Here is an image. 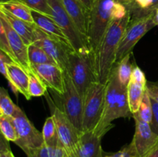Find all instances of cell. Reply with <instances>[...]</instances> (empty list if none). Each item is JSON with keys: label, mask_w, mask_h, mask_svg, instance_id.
<instances>
[{"label": "cell", "mask_w": 158, "mask_h": 157, "mask_svg": "<svg viewBox=\"0 0 158 157\" xmlns=\"http://www.w3.org/2000/svg\"><path fill=\"white\" fill-rule=\"evenodd\" d=\"M130 22V15L114 19L103 37L95 55V70L97 80L106 85L116 64L117 49Z\"/></svg>", "instance_id": "1"}, {"label": "cell", "mask_w": 158, "mask_h": 157, "mask_svg": "<svg viewBox=\"0 0 158 157\" xmlns=\"http://www.w3.org/2000/svg\"><path fill=\"white\" fill-rule=\"evenodd\" d=\"M127 96V87L120 85L117 76V66H114L110 78L106 84L104 109L102 119L95 131L96 134L102 137L114 127V120L119 118L131 116Z\"/></svg>", "instance_id": "2"}, {"label": "cell", "mask_w": 158, "mask_h": 157, "mask_svg": "<svg viewBox=\"0 0 158 157\" xmlns=\"http://www.w3.org/2000/svg\"><path fill=\"white\" fill-rule=\"evenodd\" d=\"M128 12L126 7L114 0H96L90 12L88 27V43L95 53L111 22L124 18Z\"/></svg>", "instance_id": "3"}, {"label": "cell", "mask_w": 158, "mask_h": 157, "mask_svg": "<svg viewBox=\"0 0 158 157\" xmlns=\"http://www.w3.org/2000/svg\"><path fill=\"white\" fill-rule=\"evenodd\" d=\"M67 72L84 101L89 86L97 82L94 52L90 51L80 53L72 51L68 57Z\"/></svg>", "instance_id": "4"}, {"label": "cell", "mask_w": 158, "mask_h": 157, "mask_svg": "<svg viewBox=\"0 0 158 157\" xmlns=\"http://www.w3.org/2000/svg\"><path fill=\"white\" fill-rule=\"evenodd\" d=\"M106 85L99 82L92 83L83 101V132L95 131L103 115Z\"/></svg>", "instance_id": "5"}, {"label": "cell", "mask_w": 158, "mask_h": 157, "mask_svg": "<svg viewBox=\"0 0 158 157\" xmlns=\"http://www.w3.org/2000/svg\"><path fill=\"white\" fill-rule=\"evenodd\" d=\"M50 16L63 29L74 50L77 52H90L88 41L79 31L75 23L66 12L62 0H48Z\"/></svg>", "instance_id": "6"}, {"label": "cell", "mask_w": 158, "mask_h": 157, "mask_svg": "<svg viewBox=\"0 0 158 157\" xmlns=\"http://www.w3.org/2000/svg\"><path fill=\"white\" fill-rule=\"evenodd\" d=\"M12 118L18 135L14 143L29 157L44 145L43 134L35 129L21 109Z\"/></svg>", "instance_id": "7"}, {"label": "cell", "mask_w": 158, "mask_h": 157, "mask_svg": "<svg viewBox=\"0 0 158 157\" xmlns=\"http://www.w3.org/2000/svg\"><path fill=\"white\" fill-rule=\"evenodd\" d=\"M47 100L56 126L60 145L64 148L69 157H74V152L81 133L77 130L63 109L56 106L50 98L47 97Z\"/></svg>", "instance_id": "8"}, {"label": "cell", "mask_w": 158, "mask_h": 157, "mask_svg": "<svg viewBox=\"0 0 158 157\" xmlns=\"http://www.w3.org/2000/svg\"><path fill=\"white\" fill-rule=\"evenodd\" d=\"M64 72L65 90L62 96L63 110L77 130L83 132V99L71 79L67 70Z\"/></svg>", "instance_id": "9"}, {"label": "cell", "mask_w": 158, "mask_h": 157, "mask_svg": "<svg viewBox=\"0 0 158 157\" xmlns=\"http://www.w3.org/2000/svg\"><path fill=\"white\" fill-rule=\"evenodd\" d=\"M156 26L154 15L130 21L117 49L116 64L126 55L132 53V50L139 40Z\"/></svg>", "instance_id": "10"}, {"label": "cell", "mask_w": 158, "mask_h": 157, "mask_svg": "<svg viewBox=\"0 0 158 157\" xmlns=\"http://www.w3.org/2000/svg\"><path fill=\"white\" fill-rule=\"evenodd\" d=\"M35 33L36 40L34 44L43 49L63 71L67 70L68 57L69 53L74 50L73 46L59 38L49 36L37 26L35 29Z\"/></svg>", "instance_id": "11"}, {"label": "cell", "mask_w": 158, "mask_h": 157, "mask_svg": "<svg viewBox=\"0 0 158 157\" xmlns=\"http://www.w3.org/2000/svg\"><path fill=\"white\" fill-rule=\"evenodd\" d=\"M0 25L4 28L17 64L21 66L28 74L32 72V69L28 55V46L23 42L19 34L12 29L9 22L2 13H0Z\"/></svg>", "instance_id": "12"}, {"label": "cell", "mask_w": 158, "mask_h": 157, "mask_svg": "<svg viewBox=\"0 0 158 157\" xmlns=\"http://www.w3.org/2000/svg\"><path fill=\"white\" fill-rule=\"evenodd\" d=\"M135 121V132L132 143L139 157H143L158 143V135L154 132L149 123L140 119L137 113L133 114Z\"/></svg>", "instance_id": "13"}, {"label": "cell", "mask_w": 158, "mask_h": 157, "mask_svg": "<svg viewBox=\"0 0 158 157\" xmlns=\"http://www.w3.org/2000/svg\"><path fill=\"white\" fill-rule=\"evenodd\" d=\"M33 72L40 77L43 83L60 95L65 90L64 72L57 64L31 65Z\"/></svg>", "instance_id": "14"}, {"label": "cell", "mask_w": 158, "mask_h": 157, "mask_svg": "<svg viewBox=\"0 0 158 157\" xmlns=\"http://www.w3.org/2000/svg\"><path fill=\"white\" fill-rule=\"evenodd\" d=\"M101 139L94 131L82 132L74 152V157H102L103 151Z\"/></svg>", "instance_id": "15"}, {"label": "cell", "mask_w": 158, "mask_h": 157, "mask_svg": "<svg viewBox=\"0 0 158 157\" xmlns=\"http://www.w3.org/2000/svg\"><path fill=\"white\" fill-rule=\"evenodd\" d=\"M66 12L82 35L87 39L90 12L80 0H62ZM89 44V43H88Z\"/></svg>", "instance_id": "16"}, {"label": "cell", "mask_w": 158, "mask_h": 157, "mask_svg": "<svg viewBox=\"0 0 158 157\" xmlns=\"http://www.w3.org/2000/svg\"><path fill=\"white\" fill-rule=\"evenodd\" d=\"M9 78L8 83L15 95L21 93L27 100L31 99L29 93V74L18 64H7Z\"/></svg>", "instance_id": "17"}, {"label": "cell", "mask_w": 158, "mask_h": 157, "mask_svg": "<svg viewBox=\"0 0 158 157\" xmlns=\"http://www.w3.org/2000/svg\"><path fill=\"white\" fill-rule=\"evenodd\" d=\"M0 13L4 15L7 19L12 29L19 34L22 39L28 46L32 44L36 40V35L35 33V29L36 27L35 23L27 22L20 19L8 12L6 9L0 8Z\"/></svg>", "instance_id": "18"}, {"label": "cell", "mask_w": 158, "mask_h": 157, "mask_svg": "<svg viewBox=\"0 0 158 157\" xmlns=\"http://www.w3.org/2000/svg\"><path fill=\"white\" fill-rule=\"evenodd\" d=\"M32 15L34 20V23L39 29H40L45 33L47 34L49 36L52 37V38H59V39L62 40L65 42L70 44L63 29L54 21L52 17L37 12V11L32 10Z\"/></svg>", "instance_id": "19"}, {"label": "cell", "mask_w": 158, "mask_h": 157, "mask_svg": "<svg viewBox=\"0 0 158 157\" xmlns=\"http://www.w3.org/2000/svg\"><path fill=\"white\" fill-rule=\"evenodd\" d=\"M130 21L154 15L158 9V0H131L125 6Z\"/></svg>", "instance_id": "20"}, {"label": "cell", "mask_w": 158, "mask_h": 157, "mask_svg": "<svg viewBox=\"0 0 158 157\" xmlns=\"http://www.w3.org/2000/svg\"><path fill=\"white\" fill-rule=\"evenodd\" d=\"M0 8L6 9L12 15L27 22L34 23L32 9L19 0H11L4 3H0Z\"/></svg>", "instance_id": "21"}, {"label": "cell", "mask_w": 158, "mask_h": 157, "mask_svg": "<svg viewBox=\"0 0 158 157\" xmlns=\"http://www.w3.org/2000/svg\"><path fill=\"white\" fill-rule=\"evenodd\" d=\"M147 89V86L139 84L134 81H130L127 86V96L130 110L133 114L137 113Z\"/></svg>", "instance_id": "22"}, {"label": "cell", "mask_w": 158, "mask_h": 157, "mask_svg": "<svg viewBox=\"0 0 158 157\" xmlns=\"http://www.w3.org/2000/svg\"><path fill=\"white\" fill-rule=\"evenodd\" d=\"M42 134L44 140V145L51 147H56L60 146V139L57 132L56 126L53 117L49 116L45 121L43 127Z\"/></svg>", "instance_id": "23"}, {"label": "cell", "mask_w": 158, "mask_h": 157, "mask_svg": "<svg viewBox=\"0 0 158 157\" xmlns=\"http://www.w3.org/2000/svg\"><path fill=\"white\" fill-rule=\"evenodd\" d=\"M131 54L126 55L119 62L115 64V66H117L119 82L123 87H127L128 83H130L133 68H134V66L131 62Z\"/></svg>", "instance_id": "24"}, {"label": "cell", "mask_w": 158, "mask_h": 157, "mask_svg": "<svg viewBox=\"0 0 158 157\" xmlns=\"http://www.w3.org/2000/svg\"><path fill=\"white\" fill-rule=\"evenodd\" d=\"M28 55L31 65L56 64V62L43 49L34 43L28 46Z\"/></svg>", "instance_id": "25"}, {"label": "cell", "mask_w": 158, "mask_h": 157, "mask_svg": "<svg viewBox=\"0 0 158 157\" xmlns=\"http://www.w3.org/2000/svg\"><path fill=\"white\" fill-rule=\"evenodd\" d=\"M20 108L11 99L9 93L5 88L0 89V115L13 117Z\"/></svg>", "instance_id": "26"}, {"label": "cell", "mask_w": 158, "mask_h": 157, "mask_svg": "<svg viewBox=\"0 0 158 157\" xmlns=\"http://www.w3.org/2000/svg\"><path fill=\"white\" fill-rule=\"evenodd\" d=\"M29 93L31 97H40L46 95L47 86L43 83L40 77L33 72L29 73Z\"/></svg>", "instance_id": "27"}, {"label": "cell", "mask_w": 158, "mask_h": 157, "mask_svg": "<svg viewBox=\"0 0 158 157\" xmlns=\"http://www.w3.org/2000/svg\"><path fill=\"white\" fill-rule=\"evenodd\" d=\"M0 130L8 141L13 143L16 141L18 135L12 117L0 115Z\"/></svg>", "instance_id": "28"}, {"label": "cell", "mask_w": 158, "mask_h": 157, "mask_svg": "<svg viewBox=\"0 0 158 157\" xmlns=\"http://www.w3.org/2000/svg\"><path fill=\"white\" fill-rule=\"evenodd\" d=\"M29 157H69L64 148L60 145L56 147H51L43 145Z\"/></svg>", "instance_id": "29"}, {"label": "cell", "mask_w": 158, "mask_h": 157, "mask_svg": "<svg viewBox=\"0 0 158 157\" xmlns=\"http://www.w3.org/2000/svg\"><path fill=\"white\" fill-rule=\"evenodd\" d=\"M137 115H138V117L140 119L146 122V123H149V124L151 123V121H152V104H151V99L149 93H148V89L145 91V93L144 95H143L141 103H140L138 112H137Z\"/></svg>", "instance_id": "30"}, {"label": "cell", "mask_w": 158, "mask_h": 157, "mask_svg": "<svg viewBox=\"0 0 158 157\" xmlns=\"http://www.w3.org/2000/svg\"><path fill=\"white\" fill-rule=\"evenodd\" d=\"M29 6L32 10L45 14L50 16V8H49L48 0H19Z\"/></svg>", "instance_id": "31"}, {"label": "cell", "mask_w": 158, "mask_h": 157, "mask_svg": "<svg viewBox=\"0 0 158 157\" xmlns=\"http://www.w3.org/2000/svg\"><path fill=\"white\" fill-rule=\"evenodd\" d=\"M102 157H139V155L134 143L131 142L130 144L125 146L118 152L112 153H104L103 152Z\"/></svg>", "instance_id": "32"}, {"label": "cell", "mask_w": 158, "mask_h": 157, "mask_svg": "<svg viewBox=\"0 0 158 157\" xmlns=\"http://www.w3.org/2000/svg\"><path fill=\"white\" fill-rule=\"evenodd\" d=\"M0 49H1L2 51H3L4 52H6V53L10 57L11 59L17 64L16 60H15V56H14L13 52H12V49H11L9 40H8L7 36H6L5 29L2 25H0Z\"/></svg>", "instance_id": "33"}, {"label": "cell", "mask_w": 158, "mask_h": 157, "mask_svg": "<svg viewBox=\"0 0 158 157\" xmlns=\"http://www.w3.org/2000/svg\"><path fill=\"white\" fill-rule=\"evenodd\" d=\"M131 80V81L135 82V83H139V84L144 85V86H147V83H148L143 72L141 70V69H140L139 66H137V65L134 66V68H133ZM131 80H130V81H131Z\"/></svg>", "instance_id": "34"}, {"label": "cell", "mask_w": 158, "mask_h": 157, "mask_svg": "<svg viewBox=\"0 0 158 157\" xmlns=\"http://www.w3.org/2000/svg\"><path fill=\"white\" fill-rule=\"evenodd\" d=\"M9 142V141H8L1 134V139H0V157H15L12 150H11Z\"/></svg>", "instance_id": "35"}, {"label": "cell", "mask_w": 158, "mask_h": 157, "mask_svg": "<svg viewBox=\"0 0 158 157\" xmlns=\"http://www.w3.org/2000/svg\"><path fill=\"white\" fill-rule=\"evenodd\" d=\"M151 99V104H152V109H153V117L152 121L150 123L151 129L154 131L155 134L158 135V103L155 101L154 99Z\"/></svg>", "instance_id": "36"}, {"label": "cell", "mask_w": 158, "mask_h": 157, "mask_svg": "<svg viewBox=\"0 0 158 157\" xmlns=\"http://www.w3.org/2000/svg\"><path fill=\"white\" fill-rule=\"evenodd\" d=\"M147 89L151 98L158 103V81L157 82H148L147 83Z\"/></svg>", "instance_id": "37"}, {"label": "cell", "mask_w": 158, "mask_h": 157, "mask_svg": "<svg viewBox=\"0 0 158 157\" xmlns=\"http://www.w3.org/2000/svg\"><path fill=\"white\" fill-rule=\"evenodd\" d=\"M82 3L83 4V6L89 11V12L92 10L93 7H94V5L95 3L96 0H80Z\"/></svg>", "instance_id": "38"}, {"label": "cell", "mask_w": 158, "mask_h": 157, "mask_svg": "<svg viewBox=\"0 0 158 157\" xmlns=\"http://www.w3.org/2000/svg\"><path fill=\"white\" fill-rule=\"evenodd\" d=\"M143 157H158V143Z\"/></svg>", "instance_id": "39"}, {"label": "cell", "mask_w": 158, "mask_h": 157, "mask_svg": "<svg viewBox=\"0 0 158 157\" xmlns=\"http://www.w3.org/2000/svg\"><path fill=\"white\" fill-rule=\"evenodd\" d=\"M114 1H115L116 2L120 3V4L123 5V6H127V5L128 3L131 1V0H114Z\"/></svg>", "instance_id": "40"}, {"label": "cell", "mask_w": 158, "mask_h": 157, "mask_svg": "<svg viewBox=\"0 0 158 157\" xmlns=\"http://www.w3.org/2000/svg\"><path fill=\"white\" fill-rule=\"evenodd\" d=\"M154 22L156 26H158V9L156 10L155 13L154 15Z\"/></svg>", "instance_id": "41"}, {"label": "cell", "mask_w": 158, "mask_h": 157, "mask_svg": "<svg viewBox=\"0 0 158 157\" xmlns=\"http://www.w3.org/2000/svg\"><path fill=\"white\" fill-rule=\"evenodd\" d=\"M9 1H11V0H0V3H4V2H9Z\"/></svg>", "instance_id": "42"}]
</instances>
